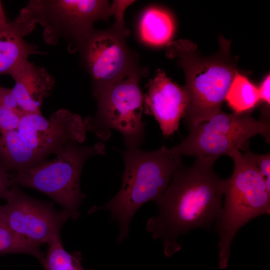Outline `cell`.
Listing matches in <instances>:
<instances>
[{
  "label": "cell",
  "instance_id": "cell-1",
  "mask_svg": "<svg viewBox=\"0 0 270 270\" xmlns=\"http://www.w3.org/2000/svg\"><path fill=\"white\" fill-rule=\"evenodd\" d=\"M215 161L196 158L190 166L182 164L154 202L158 214L148 220L146 229L154 239L162 240L166 256L181 250L180 236L196 228H208L220 217L226 179L214 172Z\"/></svg>",
  "mask_w": 270,
  "mask_h": 270
},
{
  "label": "cell",
  "instance_id": "cell-2",
  "mask_svg": "<svg viewBox=\"0 0 270 270\" xmlns=\"http://www.w3.org/2000/svg\"><path fill=\"white\" fill-rule=\"evenodd\" d=\"M219 43L216 54L204 57L188 40L166 44V56L176 60L184 72L183 88L188 101L183 117L188 128L208 120L222 110V102L238 72L236 61L230 54L231 42L221 36Z\"/></svg>",
  "mask_w": 270,
  "mask_h": 270
},
{
  "label": "cell",
  "instance_id": "cell-3",
  "mask_svg": "<svg viewBox=\"0 0 270 270\" xmlns=\"http://www.w3.org/2000/svg\"><path fill=\"white\" fill-rule=\"evenodd\" d=\"M122 155L124 167L120 190L107 204L89 211L110 212L112 218L119 222L118 242L128 236L130 222L137 210L146 202H154L162 196L182 164L180 156L164 146L153 151L127 148Z\"/></svg>",
  "mask_w": 270,
  "mask_h": 270
},
{
  "label": "cell",
  "instance_id": "cell-4",
  "mask_svg": "<svg viewBox=\"0 0 270 270\" xmlns=\"http://www.w3.org/2000/svg\"><path fill=\"white\" fill-rule=\"evenodd\" d=\"M230 156L234 162V170L226 179L224 204L216 222L220 269L228 266L230 244L238 230L254 218L270 212V191L256 166L253 152L247 150L242 154L236 151Z\"/></svg>",
  "mask_w": 270,
  "mask_h": 270
},
{
  "label": "cell",
  "instance_id": "cell-5",
  "mask_svg": "<svg viewBox=\"0 0 270 270\" xmlns=\"http://www.w3.org/2000/svg\"><path fill=\"white\" fill-rule=\"evenodd\" d=\"M105 152L102 142L92 146L69 143L56 154L54 159L10 174L12 184L34 188L46 194L60 204L70 218L76 220L86 196L80 187L84 164L89 158Z\"/></svg>",
  "mask_w": 270,
  "mask_h": 270
},
{
  "label": "cell",
  "instance_id": "cell-6",
  "mask_svg": "<svg viewBox=\"0 0 270 270\" xmlns=\"http://www.w3.org/2000/svg\"><path fill=\"white\" fill-rule=\"evenodd\" d=\"M268 108H264L258 120L250 112L228 114L222 110L208 120L189 129V134L170 150L178 156H190L216 160L244 149L248 140L261 134L270 142Z\"/></svg>",
  "mask_w": 270,
  "mask_h": 270
},
{
  "label": "cell",
  "instance_id": "cell-7",
  "mask_svg": "<svg viewBox=\"0 0 270 270\" xmlns=\"http://www.w3.org/2000/svg\"><path fill=\"white\" fill-rule=\"evenodd\" d=\"M139 80L138 71L94 93L98 109L96 115L84 118L88 131L106 140L114 130L122 136L127 148H140L146 123L142 120L144 96Z\"/></svg>",
  "mask_w": 270,
  "mask_h": 270
},
{
  "label": "cell",
  "instance_id": "cell-8",
  "mask_svg": "<svg viewBox=\"0 0 270 270\" xmlns=\"http://www.w3.org/2000/svg\"><path fill=\"white\" fill-rule=\"evenodd\" d=\"M108 1L102 0H33L20 13L35 28H44L47 44H55L60 38L74 42L78 47L94 30V23L114 15Z\"/></svg>",
  "mask_w": 270,
  "mask_h": 270
},
{
  "label": "cell",
  "instance_id": "cell-9",
  "mask_svg": "<svg viewBox=\"0 0 270 270\" xmlns=\"http://www.w3.org/2000/svg\"><path fill=\"white\" fill-rule=\"evenodd\" d=\"M128 30L113 26L94 30L78 46L93 83V94L138 71L135 58L126 44Z\"/></svg>",
  "mask_w": 270,
  "mask_h": 270
},
{
  "label": "cell",
  "instance_id": "cell-10",
  "mask_svg": "<svg viewBox=\"0 0 270 270\" xmlns=\"http://www.w3.org/2000/svg\"><path fill=\"white\" fill-rule=\"evenodd\" d=\"M5 200L6 203L0 204V218L16 234L39 245L60 238L62 226L70 218L66 212L26 194L14 185Z\"/></svg>",
  "mask_w": 270,
  "mask_h": 270
},
{
  "label": "cell",
  "instance_id": "cell-11",
  "mask_svg": "<svg viewBox=\"0 0 270 270\" xmlns=\"http://www.w3.org/2000/svg\"><path fill=\"white\" fill-rule=\"evenodd\" d=\"M17 130L23 141L44 158L69 143H82L88 132L84 119L64 109L56 111L48 120L41 112L25 113Z\"/></svg>",
  "mask_w": 270,
  "mask_h": 270
},
{
  "label": "cell",
  "instance_id": "cell-12",
  "mask_svg": "<svg viewBox=\"0 0 270 270\" xmlns=\"http://www.w3.org/2000/svg\"><path fill=\"white\" fill-rule=\"evenodd\" d=\"M144 96V111L153 116L164 136L168 137L178 130L187 104L183 88L172 82L164 72L158 70L148 84Z\"/></svg>",
  "mask_w": 270,
  "mask_h": 270
},
{
  "label": "cell",
  "instance_id": "cell-13",
  "mask_svg": "<svg viewBox=\"0 0 270 270\" xmlns=\"http://www.w3.org/2000/svg\"><path fill=\"white\" fill-rule=\"evenodd\" d=\"M9 75L14 82L12 95L20 109L24 113L41 112L44 100L54 86V78L45 68L28 60Z\"/></svg>",
  "mask_w": 270,
  "mask_h": 270
},
{
  "label": "cell",
  "instance_id": "cell-14",
  "mask_svg": "<svg viewBox=\"0 0 270 270\" xmlns=\"http://www.w3.org/2000/svg\"><path fill=\"white\" fill-rule=\"evenodd\" d=\"M31 31L18 17L0 28V75L10 74L28 60L32 54L41 53L38 46L25 41Z\"/></svg>",
  "mask_w": 270,
  "mask_h": 270
},
{
  "label": "cell",
  "instance_id": "cell-15",
  "mask_svg": "<svg viewBox=\"0 0 270 270\" xmlns=\"http://www.w3.org/2000/svg\"><path fill=\"white\" fill-rule=\"evenodd\" d=\"M47 160L22 140L17 130L0 132V169L14 172L29 169Z\"/></svg>",
  "mask_w": 270,
  "mask_h": 270
},
{
  "label": "cell",
  "instance_id": "cell-16",
  "mask_svg": "<svg viewBox=\"0 0 270 270\" xmlns=\"http://www.w3.org/2000/svg\"><path fill=\"white\" fill-rule=\"evenodd\" d=\"M174 30L170 16L166 12L155 8L146 10L140 23V32L142 40L152 45L160 46L168 42Z\"/></svg>",
  "mask_w": 270,
  "mask_h": 270
},
{
  "label": "cell",
  "instance_id": "cell-17",
  "mask_svg": "<svg viewBox=\"0 0 270 270\" xmlns=\"http://www.w3.org/2000/svg\"><path fill=\"white\" fill-rule=\"evenodd\" d=\"M225 100L237 113L249 112L260 100L258 88L238 72L233 78Z\"/></svg>",
  "mask_w": 270,
  "mask_h": 270
},
{
  "label": "cell",
  "instance_id": "cell-18",
  "mask_svg": "<svg viewBox=\"0 0 270 270\" xmlns=\"http://www.w3.org/2000/svg\"><path fill=\"white\" fill-rule=\"evenodd\" d=\"M82 260L81 252H68L59 238L49 244L48 252L41 264L45 270H88L82 267Z\"/></svg>",
  "mask_w": 270,
  "mask_h": 270
},
{
  "label": "cell",
  "instance_id": "cell-19",
  "mask_svg": "<svg viewBox=\"0 0 270 270\" xmlns=\"http://www.w3.org/2000/svg\"><path fill=\"white\" fill-rule=\"evenodd\" d=\"M40 246L16 234L0 218V254H27L35 256L41 263L44 256Z\"/></svg>",
  "mask_w": 270,
  "mask_h": 270
},
{
  "label": "cell",
  "instance_id": "cell-20",
  "mask_svg": "<svg viewBox=\"0 0 270 270\" xmlns=\"http://www.w3.org/2000/svg\"><path fill=\"white\" fill-rule=\"evenodd\" d=\"M24 114L0 104V132L17 130Z\"/></svg>",
  "mask_w": 270,
  "mask_h": 270
},
{
  "label": "cell",
  "instance_id": "cell-21",
  "mask_svg": "<svg viewBox=\"0 0 270 270\" xmlns=\"http://www.w3.org/2000/svg\"><path fill=\"white\" fill-rule=\"evenodd\" d=\"M256 166L270 191V154H257L253 153Z\"/></svg>",
  "mask_w": 270,
  "mask_h": 270
},
{
  "label": "cell",
  "instance_id": "cell-22",
  "mask_svg": "<svg viewBox=\"0 0 270 270\" xmlns=\"http://www.w3.org/2000/svg\"><path fill=\"white\" fill-rule=\"evenodd\" d=\"M133 0H114L112 4L114 8V14L116 22L113 26L116 28L127 30L124 22V14L126 9L132 4Z\"/></svg>",
  "mask_w": 270,
  "mask_h": 270
},
{
  "label": "cell",
  "instance_id": "cell-23",
  "mask_svg": "<svg viewBox=\"0 0 270 270\" xmlns=\"http://www.w3.org/2000/svg\"><path fill=\"white\" fill-rule=\"evenodd\" d=\"M0 104L19 112L25 114L19 107L14 99L11 88L0 86Z\"/></svg>",
  "mask_w": 270,
  "mask_h": 270
},
{
  "label": "cell",
  "instance_id": "cell-24",
  "mask_svg": "<svg viewBox=\"0 0 270 270\" xmlns=\"http://www.w3.org/2000/svg\"><path fill=\"white\" fill-rule=\"evenodd\" d=\"M12 186L10 174L0 169V198L6 199Z\"/></svg>",
  "mask_w": 270,
  "mask_h": 270
},
{
  "label": "cell",
  "instance_id": "cell-25",
  "mask_svg": "<svg viewBox=\"0 0 270 270\" xmlns=\"http://www.w3.org/2000/svg\"><path fill=\"white\" fill-rule=\"evenodd\" d=\"M270 76L268 75L262 82L260 88H258L260 100H263L269 106L270 104Z\"/></svg>",
  "mask_w": 270,
  "mask_h": 270
},
{
  "label": "cell",
  "instance_id": "cell-26",
  "mask_svg": "<svg viewBox=\"0 0 270 270\" xmlns=\"http://www.w3.org/2000/svg\"><path fill=\"white\" fill-rule=\"evenodd\" d=\"M9 22H10L8 21L2 2L0 1V28L6 27L8 25Z\"/></svg>",
  "mask_w": 270,
  "mask_h": 270
}]
</instances>
